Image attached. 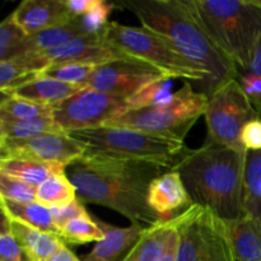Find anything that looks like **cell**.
<instances>
[{
	"label": "cell",
	"instance_id": "obj_1",
	"mask_svg": "<svg viewBox=\"0 0 261 261\" xmlns=\"http://www.w3.org/2000/svg\"><path fill=\"white\" fill-rule=\"evenodd\" d=\"M166 171L142 161L84 155L69 166L68 177L82 203L106 206L133 224L150 227L163 221L149 206L150 184Z\"/></svg>",
	"mask_w": 261,
	"mask_h": 261
},
{
	"label": "cell",
	"instance_id": "obj_2",
	"mask_svg": "<svg viewBox=\"0 0 261 261\" xmlns=\"http://www.w3.org/2000/svg\"><path fill=\"white\" fill-rule=\"evenodd\" d=\"M116 8L130 10L142 27L165 38L186 60L206 74L201 93L209 94L237 78V68L213 42L186 0H120Z\"/></svg>",
	"mask_w": 261,
	"mask_h": 261
},
{
	"label": "cell",
	"instance_id": "obj_3",
	"mask_svg": "<svg viewBox=\"0 0 261 261\" xmlns=\"http://www.w3.org/2000/svg\"><path fill=\"white\" fill-rule=\"evenodd\" d=\"M249 150L205 139L196 149H188L173 171L180 173L195 205L213 212L229 223L245 214V172Z\"/></svg>",
	"mask_w": 261,
	"mask_h": 261
},
{
	"label": "cell",
	"instance_id": "obj_4",
	"mask_svg": "<svg viewBox=\"0 0 261 261\" xmlns=\"http://www.w3.org/2000/svg\"><path fill=\"white\" fill-rule=\"evenodd\" d=\"M204 31L236 65L247 69L261 37V8L252 0H186Z\"/></svg>",
	"mask_w": 261,
	"mask_h": 261
},
{
	"label": "cell",
	"instance_id": "obj_5",
	"mask_svg": "<svg viewBox=\"0 0 261 261\" xmlns=\"http://www.w3.org/2000/svg\"><path fill=\"white\" fill-rule=\"evenodd\" d=\"M87 147L84 155L142 161L172 170L188 149L185 142L129 127L99 126L71 133Z\"/></svg>",
	"mask_w": 261,
	"mask_h": 261
},
{
	"label": "cell",
	"instance_id": "obj_6",
	"mask_svg": "<svg viewBox=\"0 0 261 261\" xmlns=\"http://www.w3.org/2000/svg\"><path fill=\"white\" fill-rule=\"evenodd\" d=\"M206 105L208 96L186 82L165 103L121 112L102 126L129 127L185 142L191 127L205 114Z\"/></svg>",
	"mask_w": 261,
	"mask_h": 261
},
{
	"label": "cell",
	"instance_id": "obj_7",
	"mask_svg": "<svg viewBox=\"0 0 261 261\" xmlns=\"http://www.w3.org/2000/svg\"><path fill=\"white\" fill-rule=\"evenodd\" d=\"M103 35L110 43L119 47L127 56L160 69L167 76L196 82L200 89L205 83L206 74L200 68L186 60L165 38L147 28L110 22Z\"/></svg>",
	"mask_w": 261,
	"mask_h": 261
},
{
	"label": "cell",
	"instance_id": "obj_8",
	"mask_svg": "<svg viewBox=\"0 0 261 261\" xmlns=\"http://www.w3.org/2000/svg\"><path fill=\"white\" fill-rule=\"evenodd\" d=\"M176 261H237L227 222L195 204L180 214Z\"/></svg>",
	"mask_w": 261,
	"mask_h": 261
},
{
	"label": "cell",
	"instance_id": "obj_9",
	"mask_svg": "<svg viewBox=\"0 0 261 261\" xmlns=\"http://www.w3.org/2000/svg\"><path fill=\"white\" fill-rule=\"evenodd\" d=\"M261 116L237 79L217 87L208 96L205 117L206 139L233 148L241 144V133L247 122ZM246 149V148H245Z\"/></svg>",
	"mask_w": 261,
	"mask_h": 261
},
{
	"label": "cell",
	"instance_id": "obj_10",
	"mask_svg": "<svg viewBox=\"0 0 261 261\" xmlns=\"http://www.w3.org/2000/svg\"><path fill=\"white\" fill-rule=\"evenodd\" d=\"M127 110V98L111 96L93 88H82L61 103L51 107L53 119L61 132L94 129Z\"/></svg>",
	"mask_w": 261,
	"mask_h": 261
},
{
	"label": "cell",
	"instance_id": "obj_11",
	"mask_svg": "<svg viewBox=\"0 0 261 261\" xmlns=\"http://www.w3.org/2000/svg\"><path fill=\"white\" fill-rule=\"evenodd\" d=\"M122 58H127L126 54L110 43L105 35H94L73 38L46 53L19 56L10 60H15L33 71H42L53 64L81 63L98 66Z\"/></svg>",
	"mask_w": 261,
	"mask_h": 261
},
{
	"label": "cell",
	"instance_id": "obj_12",
	"mask_svg": "<svg viewBox=\"0 0 261 261\" xmlns=\"http://www.w3.org/2000/svg\"><path fill=\"white\" fill-rule=\"evenodd\" d=\"M87 147L68 133H47L19 140H0V158H18L36 162L73 165L84 157Z\"/></svg>",
	"mask_w": 261,
	"mask_h": 261
},
{
	"label": "cell",
	"instance_id": "obj_13",
	"mask_svg": "<svg viewBox=\"0 0 261 261\" xmlns=\"http://www.w3.org/2000/svg\"><path fill=\"white\" fill-rule=\"evenodd\" d=\"M166 76L160 69L127 56L97 66L87 87L111 96L129 98L148 84Z\"/></svg>",
	"mask_w": 261,
	"mask_h": 261
},
{
	"label": "cell",
	"instance_id": "obj_14",
	"mask_svg": "<svg viewBox=\"0 0 261 261\" xmlns=\"http://www.w3.org/2000/svg\"><path fill=\"white\" fill-rule=\"evenodd\" d=\"M149 206L163 221L180 216L194 205L180 173L166 171L150 184Z\"/></svg>",
	"mask_w": 261,
	"mask_h": 261
},
{
	"label": "cell",
	"instance_id": "obj_15",
	"mask_svg": "<svg viewBox=\"0 0 261 261\" xmlns=\"http://www.w3.org/2000/svg\"><path fill=\"white\" fill-rule=\"evenodd\" d=\"M12 15L28 36L66 24L74 19L65 0H24Z\"/></svg>",
	"mask_w": 261,
	"mask_h": 261
},
{
	"label": "cell",
	"instance_id": "obj_16",
	"mask_svg": "<svg viewBox=\"0 0 261 261\" xmlns=\"http://www.w3.org/2000/svg\"><path fill=\"white\" fill-rule=\"evenodd\" d=\"M99 224L105 231L103 240L97 242L83 261H124L144 231L143 227L137 224L126 228H119L101 222Z\"/></svg>",
	"mask_w": 261,
	"mask_h": 261
},
{
	"label": "cell",
	"instance_id": "obj_17",
	"mask_svg": "<svg viewBox=\"0 0 261 261\" xmlns=\"http://www.w3.org/2000/svg\"><path fill=\"white\" fill-rule=\"evenodd\" d=\"M178 227L180 216L144 228L142 237L124 261H162Z\"/></svg>",
	"mask_w": 261,
	"mask_h": 261
},
{
	"label": "cell",
	"instance_id": "obj_18",
	"mask_svg": "<svg viewBox=\"0 0 261 261\" xmlns=\"http://www.w3.org/2000/svg\"><path fill=\"white\" fill-rule=\"evenodd\" d=\"M81 89L82 87L63 83L56 79L41 75L40 73L37 78L14 87L10 91L3 93V96H14L18 98L42 105V106L54 107L65 101L66 98L71 97Z\"/></svg>",
	"mask_w": 261,
	"mask_h": 261
},
{
	"label": "cell",
	"instance_id": "obj_19",
	"mask_svg": "<svg viewBox=\"0 0 261 261\" xmlns=\"http://www.w3.org/2000/svg\"><path fill=\"white\" fill-rule=\"evenodd\" d=\"M8 228L31 261H46L66 246L58 234L32 228L22 222L8 219Z\"/></svg>",
	"mask_w": 261,
	"mask_h": 261
},
{
	"label": "cell",
	"instance_id": "obj_20",
	"mask_svg": "<svg viewBox=\"0 0 261 261\" xmlns=\"http://www.w3.org/2000/svg\"><path fill=\"white\" fill-rule=\"evenodd\" d=\"M81 36L88 35H86V32L83 31L78 18H74V19H71L66 24L48 28V30L41 31V32L35 33V35L28 36L27 40L13 54L10 59L46 53V51L59 47V46L69 42L73 38L81 37Z\"/></svg>",
	"mask_w": 261,
	"mask_h": 261
},
{
	"label": "cell",
	"instance_id": "obj_21",
	"mask_svg": "<svg viewBox=\"0 0 261 261\" xmlns=\"http://www.w3.org/2000/svg\"><path fill=\"white\" fill-rule=\"evenodd\" d=\"M227 224L237 261H261V222L245 213Z\"/></svg>",
	"mask_w": 261,
	"mask_h": 261
},
{
	"label": "cell",
	"instance_id": "obj_22",
	"mask_svg": "<svg viewBox=\"0 0 261 261\" xmlns=\"http://www.w3.org/2000/svg\"><path fill=\"white\" fill-rule=\"evenodd\" d=\"M3 216L7 219L22 222L32 228L48 232L60 236V231L56 227L51 209L35 203H15V201L0 199Z\"/></svg>",
	"mask_w": 261,
	"mask_h": 261
},
{
	"label": "cell",
	"instance_id": "obj_23",
	"mask_svg": "<svg viewBox=\"0 0 261 261\" xmlns=\"http://www.w3.org/2000/svg\"><path fill=\"white\" fill-rule=\"evenodd\" d=\"M65 168L61 165L36 162L18 158H0V173L15 180L23 181L31 186H40L56 173H65Z\"/></svg>",
	"mask_w": 261,
	"mask_h": 261
},
{
	"label": "cell",
	"instance_id": "obj_24",
	"mask_svg": "<svg viewBox=\"0 0 261 261\" xmlns=\"http://www.w3.org/2000/svg\"><path fill=\"white\" fill-rule=\"evenodd\" d=\"M76 199V189L66 173L53 175L37 186L36 190V201L48 209L61 208Z\"/></svg>",
	"mask_w": 261,
	"mask_h": 261
},
{
	"label": "cell",
	"instance_id": "obj_25",
	"mask_svg": "<svg viewBox=\"0 0 261 261\" xmlns=\"http://www.w3.org/2000/svg\"><path fill=\"white\" fill-rule=\"evenodd\" d=\"M47 133H64L54 121L53 115L23 121H0V140H19Z\"/></svg>",
	"mask_w": 261,
	"mask_h": 261
},
{
	"label": "cell",
	"instance_id": "obj_26",
	"mask_svg": "<svg viewBox=\"0 0 261 261\" xmlns=\"http://www.w3.org/2000/svg\"><path fill=\"white\" fill-rule=\"evenodd\" d=\"M245 213L261 222V152H249L245 172Z\"/></svg>",
	"mask_w": 261,
	"mask_h": 261
},
{
	"label": "cell",
	"instance_id": "obj_27",
	"mask_svg": "<svg viewBox=\"0 0 261 261\" xmlns=\"http://www.w3.org/2000/svg\"><path fill=\"white\" fill-rule=\"evenodd\" d=\"M51 115V107L14 96H3L0 102V121H23Z\"/></svg>",
	"mask_w": 261,
	"mask_h": 261
},
{
	"label": "cell",
	"instance_id": "obj_28",
	"mask_svg": "<svg viewBox=\"0 0 261 261\" xmlns=\"http://www.w3.org/2000/svg\"><path fill=\"white\" fill-rule=\"evenodd\" d=\"M60 237L65 244L83 245L103 240L105 231L99 222L93 221L89 214L70 221L60 229Z\"/></svg>",
	"mask_w": 261,
	"mask_h": 261
},
{
	"label": "cell",
	"instance_id": "obj_29",
	"mask_svg": "<svg viewBox=\"0 0 261 261\" xmlns=\"http://www.w3.org/2000/svg\"><path fill=\"white\" fill-rule=\"evenodd\" d=\"M172 84L173 78H170V76H166V78L148 84L144 88L140 89L138 93L133 94L127 98L126 111L147 109V107L165 103L173 96V93L171 92L172 91Z\"/></svg>",
	"mask_w": 261,
	"mask_h": 261
},
{
	"label": "cell",
	"instance_id": "obj_30",
	"mask_svg": "<svg viewBox=\"0 0 261 261\" xmlns=\"http://www.w3.org/2000/svg\"><path fill=\"white\" fill-rule=\"evenodd\" d=\"M97 66L92 64L81 63H61L53 64L41 71V75L47 78L56 79L63 83L73 84V86L86 88L88 81L93 75Z\"/></svg>",
	"mask_w": 261,
	"mask_h": 261
},
{
	"label": "cell",
	"instance_id": "obj_31",
	"mask_svg": "<svg viewBox=\"0 0 261 261\" xmlns=\"http://www.w3.org/2000/svg\"><path fill=\"white\" fill-rule=\"evenodd\" d=\"M115 8H116L115 3L106 2V0H97L96 5L88 13L81 15V17H76L86 35H103L107 25L111 22V20H109V18Z\"/></svg>",
	"mask_w": 261,
	"mask_h": 261
},
{
	"label": "cell",
	"instance_id": "obj_32",
	"mask_svg": "<svg viewBox=\"0 0 261 261\" xmlns=\"http://www.w3.org/2000/svg\"><path fill=\"white\" fill-rule=\"evenodd\" d=\"M27 37L28 35L15 22L13 15H8L0 24V61L12 58Z\"/></svg>",
	"mask_w": 261,
	"mask_h": 261
},
{
	"label": "cell",
	"instance_id": "obj_33",
	"mask_svg": "<svg viewBox=\"0 0 261 261\" xmlns=\"http://www.w3.org/2000/svg\"><path fill=\"white\" fill-rule=\"evenodd\" d=\"M41 71H33L25 68L22 64L15 60H2L0 61V92L10 91L14 87L32 81L40 75Z\"/></svg>",
	"mask_w": 261,
	"mask_h": 261
},
{
	"label": "cell",
	"instance_id": "obj_34",
	"mask_svg": "<svg viewBox=\"0 0 261 261\" xmlns=\"http://www.w3.org/2000/svg\"><path fill=\"white\" fill-rule=\"evenodd\" d=\"M37 188L0 173V199L15 203H35Z\"/></svg>",
	"mask_w": 261,
	"mask_h": 261
},
{
	"label": "cell",
	"instance_id": "obj_35",
	"mask_svg": "<svg viewBox=\"0 0 261 261\" xmlns=\"http://www.w3.org/2000/svg\"><path fill=\"white\" fill-rule=\"evenodd\" d=\"M0 261H31L8 228V219L3 216L0 231Z\"/></svg>",
	"mask_w": 261,
	"mask_h": 261
},
{
	"label": "cell",
	"instance_id": "obj_36",
	"mask_svg": "<svg viewBox=\"0 0 261 261\" xmlns=\"http://www.w3.org/2000/svg\"><path fill=\"white\" fill-rule=\"evenodd\" d=\"M51 212H53L54 221H55V224L59 228V231H60L66 223L73 221V219L81 218V217H84L88 214V212L84 208L83 203H82L79 199L74 200L73 203L68 204V205L61 206V208L51 209Z\"/></svg>",
	"mask_w": 261,
	"mask_h": 261
},
{
	"label": "cell",
	"instance_id": "obj_37",
	"mask_svg": "<svg viewBox=\"0 0 261 261\" xmlns=\"http://www.w3.org/2000/svg\"><path fill=\"white\" fill-rule=\"evenodd\" d=\"M241 144L249 152H261V116L245 125L241 133Z\"/></svg>",
	"mask_w": 261,
	"mask_h": 261
},
{
	"label": "cell",
	"instance_id": "obj_38",
	"mask_svg": "<svg viewBox=\"0 0 261 261\" xmlns=\"http://www.w3.org/2000/svg\"><path fill=\"white\" fill-rule=\"evenodd\" d=\"M65 3L73 18H76L88 13L96 5L97 0H65Z\"/></svg>",
	"mask_w": 261,
	"mask_h": 261
},
{
	"label": "cell",
	"instance_id": "obj_39",
	"mask_svg": "<svg viewBox=\"0 0 261 261\" xmlns=\"http://www.w3.org/2000/svg\"><path fill=\"white\" fill-rule=\"evenodd\" d=\"M240 70H241V69H240ZM244 70H247L250 71V73H254L256 74V75L261 76V37L259 42H257L256 48H255L254 51L251 63H250V65L247 66V69H244Z\"/></svg>",
	"mask_w": 261,
	"mask_h": 261
},
{
	"label": "cell",
	"instance_id": "obj_40",
	"mask_svg": "<svg viewBox=\"0 0 261 261\" xmlns=\"http://www.w3.org/2000/svg\"><path fill=\"white\" fill-rule=\"evenodd\" d=\"M46 261H83L79 259L68 246L63 247L60 251L56 252L54 256H51L50 259H47Z\"/></svg>",
	"mask_w": 261,
	"mask_h": 261
},
{
	"label": "cell",
	"instance_id": "obj_41",
	"mask_svg": "<svg viewBox=\"0 0 261 261\" xmlns=\"http://www.w3.org/2000/svg\"><path fill=\"white\" fill-rule=\"evenodd\" d=\"M177 244H178V232L172 237L170 245H168L167 252L162 261H176V254H177Z\"/></svg>",
	"mask_w": 261,
	"mask_h": 261
},
{
	"label": "cell",
	"instance_id": "obj_42",
	"mask_svg": "<svg viewBox=\"0 0 261 261\" xmlns=\"http://www.w3.org/2000/svg\"><path fill=\"white\" fill-rule=\"evenodd\" d=\"M252 2H254L255 4L257 5V7H260V8H261V0H252Z\"/></svg>",
	"mask_w": 261,
	"mask_h": 261
}]
</instances>
